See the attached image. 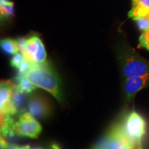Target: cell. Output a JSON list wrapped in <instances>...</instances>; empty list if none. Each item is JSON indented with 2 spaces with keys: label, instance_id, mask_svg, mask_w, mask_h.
<instances>
[{
  "label": "cell",
  "instance_id": "cell-11",
  "mask_svg": "<svg viewBox=\"0 0 149 149\" xmlns=\"http://www.w3.org/2000/svg\"><path fill=\"white\" fill-rule=\"evenodd\" d=\"M149 15V0H139L138 3L130 10L128 16L130 17H137Z\"/></svg>",
  "mask_w": 149,
  "mask_h": 149
},
{
  "label": "cell",
  "instance_id": "cell-15",
  "mask_svg": "<svg viewBox=\"0 0 149 149\" xmlns=\"http://www.w3.org/2000/svg\"><path fill=\"white\" fill-rule=\"evenodd\" d=\"M133 19L137 22V26L141 31H149V15L137 17L133 18Z\"/></svg>",
  "mask_w": 149,
  "mask_h": 149
},
{
  "label": "cell",
  "instance_id": "cell-8",
  "mask_svg": "<svg viewBox=\"0 0 149 149\" xmlns=\"http://www.w3.org/2000/svg\"><path fill=\"white\" fill-rule=\"evenodd\" d=\"M149 82V74L140 77H131L126 79L124 84V91L126 98L131 100L138 91L144 88Z\"/></svg>",
  "mask_w": 149,
  "mask_h": 149
},
{
  "label": "cell",
  "instance_id": "cell-19",
  "mask_svg": "<svg viewBox=\"0 0 149 149\" xmlns=\"http://www.w3.org/2000/svg\"><path fill=\"white\" fill-rule=\"evenodd\" d=\"M9 146L8 142L1 135V149H8Z\"/></svg>",
  "mask_w": 149,
  "mask_h": 149
},
{
  "label": "cell",
  "instance_id": "cell-4",
  "mask_svg": "<svg viewBox=\"0 0 149 149\" xmlns=\"http://www.w3.org/2000/svg\"><path fill=\"white\" fill-rule=\"evenodd\" d=\"M122 65L125 79L149 74V63L130 53L122 55Z\"/></svg>",
  "mask_w": 149,
  "mask_h": 149
},
{
  "label": "cell",
  "instance_id": "cell-24",
  "mask_svg": "<svg viewBox=\"0 0 149 149\" xmlns=\"http://www.w3.org/2000/svg\"><path fill=\"white\" fill-rule=\"evenodd\" d=\"M139 0H132V2H133V6H135L137 4V3H138Z\"/></svg>",
  "mask_w": 149,
  "mask_h": 149
},
{
  "label": "cell",
  "instance_id": "cell-9",
  "mask_svg": "<svg viewBox=\"0 0 149 149\" xmlns=\"http://www.w3.org/2000/svg\"><path fill=\"white\" fill-rule=\"evenodd\" d=\"M15 86L10 81H1L0 85V109L10 102V97Z\"/></svg>",
  "mask_w": 149,
  "mask_h": 149
},
{
  "label": "cell",
  "instance_id": "cell-20",
  "mask_svg": "<svg viewBox=\"0 0 149 149\" xmlns=\"http://www.w3.org/2000/svg\"><path fill=\"white\" fill-rule=\"evenodd\" d=\"M120 149H133V146L129 143H127V144H124Z\"/></svg>",
  "mask_w": 149,
  "mask_h": 149
},
{
  "label": "cell",
  "instance_id": "cell-16",
  "mask_svg": "<svg viewBox=\"0 0 149 149\" xmlns=\"http://www.w3.org/2000/svg\"><path fill=\"white\" fill-rule=\"evenodd\" d=\"M24 57L22 53H16L13 55V57H12L10 60V65L11 66L14 67V68H17L19 67L20 64H22V62L24 60Z\"/></svg>",
  "mask_w": 149,
  "mask_h": 149
},
{
  "label": "cell",
  "instance_id": "cell-18",
  "mask_svg": "<svg viewBox=\"0 0 149 149\" xmlns=\"http://www.w3.org/2000/svg\"><path fill=\"white\" fill-rule=\"evenodd\" d=\"M140 45L149 51V31H144L139 37Z\"/></svg>",
  "mask_w": 149,
  "mask_h": 149
},
{
  "label": "cell",
  "instance_id": "cell-13",
  "mask_svg": "<svg viewBox=\"0 0 149 149\" xmlns=\"http://www.w3.org/2000/svg\"><path fill=\"white\" fill-rule=\"evenodd\" d=\"M1 47L5 53L15 55L19 51L18 42L11 39H5L1 41Z\"/></svg>",
  "mask_w": 149,
  "mask_h": 149
},
{
  "label": "cell",
  "instance_id": "cell-17",
  "mask_svg": "<svg viewBox=\"0 0 149 149\" xmlns=\"http://www.w3.org/2000/svg\"><path fill=\"white\" fill-rule=\"evenodd\" d=\"M31 67H32V64H31L29 61H28L26 59H24V60L22 61V64H20L19 67L18 68L19 74L24 77V75H25V74L28 72V71L31 69Z\"/></svg>",
  "mask_w": 149,
  "mask_h": 149
},
{
  "label": "cell",
  "instance_id": "cell-5",
  "mask_svg": "<svg viewBox=\"0 0 149 149\" xmlns=\"http://www.w3.org/2000/svg\"><path fill=\"white\" fill-rule=\"evenodd\" d=\"M13 130L16 135L36 139L42 130V126L29 112H24L15 122Z\"/></svg>",
  "mask_w": 149,
  "mask_h": 149
},
{
  "label": "cell",
  "instance_id": "cell-14",
  "mask_svg": "<svg viewBox=\"0 0 149 149\" xmlns=\"http://www.w3.org/2000/svg\"><path fill=\"white\" fill-rule=\"evenodd\" d=\"M14 3L11 1L1 2V17H8L13 15Z\"/></svg>",
  "mask_w": 149,
  "mask_h": 149
},
{
  "label": "cell",
  "instance_id": "cell-21",
  "mask_svg": "<svg viewBox=\"0 0 149 149\" xmlns=\"http://www.w3.org/2000/svg\"><path fill=\"white\" fill-rule=\"evenodd\" d=\"M19 147L17 146H15V145H9L8 149H19Z\"/></svg>",
  "mask_w": 149,
  "mask_h": 149
},
{
  "label": "cell",
  "instance_id": "cell-25",
  "mask_svg": "<svg viewBox=\"0 0 149 149\" xmlns=\"http://www.w3.org/2000/svg\"><path fill=\"white\" fill-rule=\"evenodd\" d=\"M35 149H42V148H35Z\"/></svg>",
  "mask_w": 149,
  "mask_h": 149
},
{
  "label": "cell",
  "instance_id": "cell-7",
  "mask_svg": "<svg viewBox=\"0 0 149 149\" xmlns=\"http://www.w3.org/2000/svg\"><path fill=\"white\" fill-rule=\"evenodd\" d=\"M127 143L129 142L122 133L121 127L117 126L111 130L92 149H120Z\"/></svg>",
  "mask_w": 149,
  "mask_h": 149
},
{
  "label": "cell",
  "instance_id": "cell-6",
  "mask_svg": "<svg viewBox=\"0 0 149 149\" xmlns=\"http://www.w3.org/2000/svg\"><path fill=\"white\" fill-rule=\"evenodd\" d=\"M27 111L37 119L46 118L51 114L52 108L47 99L40 95H33L28 100Z\"/></svg>",
  "mask_w": 149,
  "mask_h": 149
},
{
  "label": "cell",
  "instance_id": "cell-2",
  "mask_svg": "<svg viewBox=\"0 0 149 149\" xmlns=\"http://www.w3.org/2000/svg\"><path fill=\"white\" fill-rule=\"evenodd\" d=\"M121 129L126 139L133 148H141V140L146 131V122L144 117L137 112H131L126 117Z\"/></svg>",
  "mask_w": 149,
  "mask_h": 149
},
{
  "label": "cell",
  "instance_id": "cell-22",
  "mask_svg": "<svg viewBox=\"0 0 149 149\" xmlns=\"http://www.w3.org/2000/svg\"><path fill=\"white\" fill-rule=\"evenodd\" d=\"M52 149H60L59 146L57 144H53L51 146Z\"/></svg>",
  "mask_w": 149,
  "mask_h": 149
},
{
  "label": "cell",
  "instance_id": "cell-1",
  "mask_svg": "<svg viewBox=\"0 0 149 149\" xmlns=\"http://www.w3.org/2000/svg\"><path fill=\"white\" fill-rule=\"evenodd\" d=\"M24 77L35 86L51 93L61 104H64V97L61 80L57 72L47 63L32 65Z\"/></svg>",
  "mask_w": 149,
  "mask_h": 149
},
{
  "label": "cell",
  "instance_id": "cell-23",
  "mask_svg": "<svg viewBox=\"0 0 149 149\" xmlns=\"http://www.w3.org/2000/svg\"><path fill=\"white\" fill-rule=\"evenodd\" d=\"M19 149H31V148H30L29 146H24L19 147Z\"/></svg>",
  "mask_w": 149,
  "mask_h": 149
},
{
  "label": "cell",
  "instance_id": "cell-10",
  "mask_svg": "<svg viewBox=\"0 0 149 149\" xmlns=\"http://www.w3.org/2000/svg\"><path fill=\"white\" fill-rule=\"evenodd\" d=\"M26 94L20 92L16 88H15L10 97V102L17 111L18 113H19L20 114L24 112H26L25 104L26 102Z\"/></svg>",
  "mask_w": 149,
  "mask_h": 149
},
{
  "label": "cell",
  "instance_id": "cell-3",
  "mask_svg": "<svg viewBox=\"0 0 149 149\" xmlns=\"http://www.w3.org/2000/svg\"><path fill=\"white\" fill-rule=\"evenodd\" d=\"M19 48L24 58L32 65L46 63V53L44 44L37 35H33L27 40L19 39L17 41Z\"/></svg>",
  "mask_w": 149,
  "mask_h": 149
},
{
  "label": "cell",
  "instance_id": "cell-12",
  "mask_svg": "<svg viewBox=\"0 0 149 149\" xmlns=\"http://www.w3.org/2000/svg\"><path fill=\"white\" fill-rule=\"evenodd\" d=\"M17 81V84L15 86V88L20 91V92L25 93V94H30L33 91L36 90V87L33 85L31 81H29L24 76L18 74L16 78Z\"/></svg>",
  "mask_w": 149,
  "mask_h": 149
}]
</instances>
